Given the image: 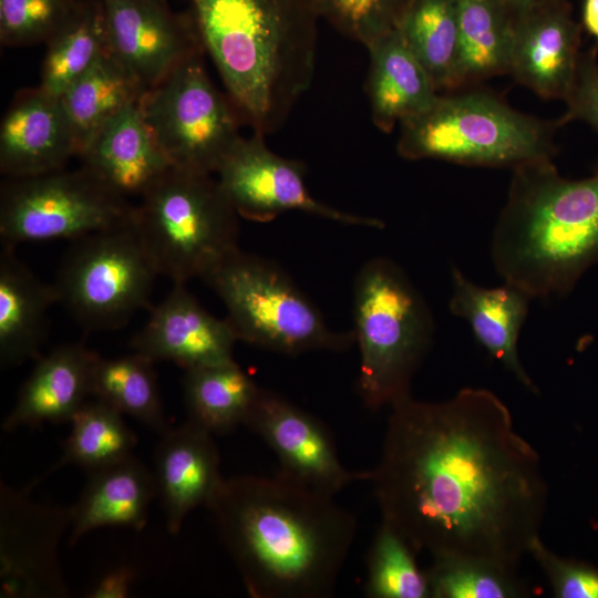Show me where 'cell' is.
I'll list each match as a JSON object with an SVG mask.
<instances>
[{
    "label": "cell",
    "instance_id": "6da1fadb",
    "mask_svg": "<svg viewBox=\"0 0 598 598\" xmlns=\"http://www.w3.org/2000/svg\"><path fill=\"white\" fill-rule=\"evenodd\" d=\"M370 481L382 522L432 558L463 556L516 571L539 536L548 484L537 451L493 392L391 405Z\"/></svg>",
    "mask_w": 598,
    "mask_h": 598
},
{
    "label": "cell",
    "instance_id": "7a4b0ae2",
    "mask_svg": "<svg viewBox=\"0 0 598 598\" xmlns=\"http://www.w3.org/2000/svg\"><path fill=\"white\" fill-rule=\"evenodd\" d=\"M254 598H326L357 520L333 496L278 473L224 478L207 506Z\"/></svg>",
    "mask_w": 598,
    "mask_h": 598
},
{
    "label": "cell",
    "instance_id": "3957f363",
    "mask_svg": "<svg viewBox=\"0 0 598 598\" xmlns=\"http://www.w3.org/2000/svg\"><path fill=\"white\" fill-rule=\"evenodd\" d=\"M187 12L244 124L277 131L313 81L311 0H189Z\"/></svg>",
    "mask_w": 598,
    "mask_h": 598
},
{
    "label": "cell",
    "instance_id": "277c9868",
    "mask_svg": "<svg viewBox=\"0 0 598 598\" xmlns=\"http://www.w3.org/2000/svg\"><path fill=\"white\" fill-rule=\"evenodd\" d=\"M491 256L503 280L532 299L569 292L598 261V174L567 179L551 158L513 169Z\"/></svg>",
    "mask_w": 598,
    "mask_h": 598
},
{
    "label": "cell",
    "instance_id": "5b68a950",
    "mask_svg": "<svg viewBox=\"0 0 598 598\" xmlns=\"http://www.w3.org/2000/svg\"><path fill=\"white\" fill-rule=\"evenodd\" d=\"M558 125L524 114L475 85L439 93L425 110L402 121L396 151L409 161L515 169L553 158Z\"/></svg>",
    "mask_w": 598,
    "mask_h": 598
},
{
    "label": "cell",
    "instance_id": "8992f818",
    "mask_svg": "<svg viewBox=\"0 0 598 598\" xmlns=\"http://www.w3.org/2000/svg\"><path fill=\"white\" fill-rule=\"evenodd\" d=\"M353 320L359 394L369 409L391 405L410 393L412 378L431 348L430 307L398 264L375 257L354 279Z\"/></svg>",
    "mask_w": 598,
    "mask_h": 598
},
{
    "label": "cell",
    "instance_id": "52a82bcc",
    "mask_svg": "<svg viewBox=\"0 0 598 598\" xmlns=\"http://www.w3.org/2000/svg\"><path fill=\"white\" fill-rule=\"evenodd\" d=\"M238 214L217 178L176 168L135 205L134 226L159 275L204 279L239 249Z\"/></svg>",
    "mask_w": 598,
    "mask_h": 598
},
{
    "label": "cell",
    "instance_id": "ba28073f",
    "mask_svg": "<svg viewBox=\"0 0 598 598\" xmlns=\"http://www.w3.org/2000/svg\"><path fill=\"white\" fill-rule=\"evenodd\" d=\"M218 295L238 341L272 352L343 351L353 331L330 329L313 302L277 264L237 249L203 279Z\"/></svg>",
    "mask_w": 598,
    "mask_h": 598
},
{
    "label": "cell",
    "instance_id": "9c48e42d",
    "mask_svg": "<svg viewBox=\"0 0 598 598\" xmlns=\"http://www.w3.org/2000/svg\"><path fill=\"white\" fill-rule=\"evenodd\" d=\"M157 276L133 220L72 240L52 285L58 302L83 328L116 330L150 307Z\"/></svg>",
    "mask_w": 598,
    "mask_h": 598
},
{
    "label": "cell",
    "instance_id": "30bf717a",
    "mask_svg": "<svg viewBox=\"0 0 598 598\" xmlns=\"http://www.w3.org/2000/svg\"><path fill=\"white\" fill-rule=\"evenodd\" d=\"M204 55L189 58L144 91L138 106L173 168L212 175L241 137L244 122L207 74Z\"/></svg>",
    "mask_w": 598,
    "mask_h": 598
},
{
    "label": "cell",
    "instance_id": "8fae6325",
    "mask_svg": "<svg viewBox=\"0 0 598 598\" xmlns=\"http://www.w3.org/2000/svg\"><path fill=\"white\" fill-rule=\"evenodd\" d=\"M135 205L79 167L20 178L0 186V239L22 243L75 240L133 224Z\"/></svg>",
    "mask_w": 598,
    "mask_h": 598
},
{
    "label": "cell",
    "instance_id": "7c38bea8",
    "mask_svg": "<svg viewBox=\"0 0 598 598\" xmlns=\"http://www.w3.org/2000/svg\"><path fill=\"white\" fill-rule=\"evenodd\" d=\"M33 484L0 488V596L63 598L69 589L59 561V545L71 527L72 507L40 504Z\"/></svg>",
    "mask_w": 598,
    "mask_h": 598
},
{
    "label": "cell",
    "instance_id": "4fadbf2b",
    "mask_svg": "<svg viewBox=\"0 0 598 598\" xmlns=\"http://www.w3.org/2000/svg\"><path fill=\"white\" fill-rule=\"evenodd\" d=\"M216 174L238 216L250 221L268 223L300 210L343 225L382 227L377 218L342 212L315 198L306 184V165L272 152L257 132L239 138Z\"/></svg>",
    "mask_w": 598,
    "mask_h": 598
},
{
    "label": "cell",
    "instance_id": "5bb4252c",
    "mask_svg": "<svg viewBox=\"0 0 598 598\" xmlns=\"http://www.w3.org/2000/svg\"><path fill=\"white\" fill-rule=\"evenodd\" d=\"M107 52L146 91L184 61L206 54L186 12L166 0H101Z\"/></svg>",
    "mask_w": 598,
    "mask_h": 598
},
{
    "label": "cell",
    "instance_id": "9a60e30c",
    "mask_svg": "<svg viewBox=\"0 0 598 598\" xmlns=\"http://www.w3.org/2000/svg\"><path fill=\"white\" fill-rule=\"evenodd\" d=\"M244 425L274 451L280 474L315 491L333 496L370 480L371 472L342 465L332 436L317 417L272 391L259 389Z\"/></svg>",
    "mask_w": 598,
    "mask_h": 598
},
{
    "label": "cell",
    "instance_id": "2e32d148",
    "mask_svg": "<svg viewBox=\"0 0 598 598\" xmlns=\"http://www.w3.org/2000/svg\"><path fill=\"white\" fill-rule=\"evenodd\" d=\"M237 341L227 318L207 311L186 283H173L130 347L153 362L169 361L190 370L235 361Z\"/></svg>",
    "mask_w": 598,
    "mask_h": 598
},
{
    "label": "cell",
    "instance_id": "e0dca14e",
    "mask_svg": "<svg viewBox=\"0 0 598 598\" xmlns=\"http://www.w3.org/2000/svg\"><path fill=\"white\" fill-rule=\"evenodd\" d=\"M78 144L60 96L41 86L19 90L0 125V172L6 178L65 168Z\"/></svg>",
    "mask_w": 598,
    "mask_h": 598
},
{
    "label": "cell",
    "instance_id": "ac0fdd59",
    "mask_svg": "<svg viewBox=\"0 0 598 598\" xmlns=\"http://www.w3.org/2000/svg\"><path fill=\"white\" fill-rule=\"evenodd\" d=\"M579 33L566 0L517 14L508 74L545 100H565L579 63Z\"/></svg>",
    "mask_w": 598,
    "mask_h": 598
},
{
    "label": "cell",
    "instance_id": "d6986e66",
    "mask_svg": "<svg viewBox=\"0 0 598 598\" xmlns=\"http://www.w3.org/2000/svg\"><path fill=\"white\" fill-rule=\"evenodd\" d=\"M161 436L153 474L167 528L177 534L193 509L209 505L224 477L213 434L199 424L188 419Z\"/></svg>",
    "mask_w": 598,
    "mask_h": 598
},
{
    "label": "cell",
    "instance_id": "ffe728a7",
    "mask_svg": "<svg viewBox=\"0 0 598 598\" xmlns=\"http://www.w3.org/2000/svg\"><path fill=\"white\" fill-rule=\"evenodd\" d=\"M78 158L81 168L126 199L141 198L172 168L146 125L138 102L105 124Z\"/></svg>",
    "mask_w": 598,
    "mask_h": 598
},
{
    "label": "cell",
    "instance_id": "44dd1931",
    "mask_svg": "<svg viewBox=\"0 0 598 598\" xmlns=\"http://www.w3.org/2000/svg\"><path fill=\"white\" fill-rule=\"evenodd\" d=\"M97 357L82 343H66L39 358L2 429L70 422L91 395Z\"/></svg>",
    "mask_w": 598,
    "mask_h": 598
},
{
    "label": "cell",
    "instance_id": "7402d4cb",
    "mask_svg": "<svg viewBox=\"0 0 598 598\" xmlns=\"http://www.w3.org/2000/svg\"><path fill=\"white\" fill-rule=\"evenodd\" d=\"M451 276L450 311L468 322L477 341L525 388L537 392L517 349L532 298L507 282L494 288L476 285L455 266Z\"/></svg>",
    "mask_w": 598,
    "mask_h": 598
},
{
    "label": "cell",
    "instance_id": "603a6c76",
    "mask_svg": "<svg viewBox=\"0 0 598 598\" xmlns=\"http://www.w3.org/2000/svg\"><path fill=\"white\" fill-rule=\"evenodd\" d=\"M157 495L154 474L134 455L89 472L72 507L70 543L100 527L142 529Z\"/></svg>",
    "mask_w": 598,
    "mask_h": 598
},
{
    "label": "cell",
    "instance_id": "cb8c5ba5",
    "mask_svg": "<svg viewBox=\"0 0 598 598\" xmlns=\"http://www.w3.org/2000/svg\"><path fill=\"white\" fill-rule=\"evenodd\" d=\"M367 50L370 64L365 90L372 122L390 133L395 124L425 110L439 92L396 28Z\"/></svg>",
    "mask_w": 598,
    "mask_h": 598
},
{
    "label": "cell",
    "instance_id": "d4e9b609",
    "mask_svg": "<svg viewBox=\"0 0 598 598\" xmlns=\"http://www.w3.org/2000/svg\"><path fill=\"white\" fill-rule=\"evenodd\" d=\"M58 302L53 285L43 282L2 245L0 254V363L2 369L39 359L47 337L48 312Z\"/></svg>",
    "mask_w": 598,
    "mask_h": 598
},
{
    "label": "cell",
    "instance_id": "484cf974",
    "mask_svg": "<svg viewBox=\"0 0 598 598\" xmlns=\"http://www.w3.org/2000/svg\"><path fill=\"white\" fill-rule=\"evenodd\" d=\"M457 3V90L507 74L516 16L501 0Z\"/></svg>",
    "mask_w": 598,
    "mask_h": 598
},
{
    "label": "cell",
    "instance_id": "4316f807",
    "mask_svg": "<svg viewBox=\"0 0 598 598\" xmlns=\"http://www.w3.org/2000/svg\"><path fill=\"white\" fill-rule=\"evenodd\" d=\"M144 90L107 50L61 95L78 144V155L94 135ZM78 157V156H76Z\"/></svg>",
    "mask_w": 598,
    "mask_h": 598
},
{
    "label": "cell",
    "instance_id": "83f0119b",
    "mask_svg": "<svg viewBox=\"0 0 598 598\" xmlns=\"http://www.w3.org/2000/svg\"><path fill=\"white\" fill-rule=\"evenodd\" d=\"M395 28L430 75L437 92L456 91L457 0H408Z\"/></svg>",
    "mask_w": 598,
    "mask_h": 598
},
{
    "label": "cell",
    "instance_id": "f1b7e54d",
    "mask_svg": "<svg viewBox=\"0 0 598 598\" xmlns=\"http://www.w3.org/2000/svg\"><path fill=\"white\" fill-rule=\"evenodd\" d=\"M259 389L236 361L185 370L183 379L188 419L212 434L244 425Z\"/></svg>",
    "mask_w": 598,
    "mask_h": 598
},
{
    "label": "cell",
    "instance_id": "f546056e",
    "mask_svg": "<svg viewBox=\"0 0 598 598\" xmlns=\"http://www.w3.org/2000/svg\"><path fill=\"white\" fill-rule=\"evenodd\" d=\"M154 363L135 351L111 359L99 355L92 371L91 395L163 435L171 426Z\"/></svg>",
    "mask_w": 598,
    "mask_h": 598
},
{
    "label": "cell",
    "instance_id": "4dcf8cb0",
    "mask_svg": "<svg viewBox=\"0 0 598 598\" xmlns=\"http://www.w3.org/2000/svg\"><path fill=\"white\" fill-rule=\"evenodd\" d=\"M106 49L101 0H78L72 16L47 42L39 86L60 96Z\"/></svg>",
    "mask_w": 598,
    "mask_h": 598
},
{
    "label": "cell",
    "instance_id": "1f68e13d",
    "mask_svg": "<svg viewBox=\"0 0 598 598\" xmlns=\"http://www.w3.org/2000/svg\"><path fill=\"white\" fill-rule=\"evenodd\" d=\"M70 423L55 468L73 464L91 472L130 456L137 442L123 414L99 400L85 402Z\"/></svg>",
    "mask_w": 598,
    "mask_h": 598
},
{
    "label": "cell",
    "instance_id": "d6a6232c",
    "mask_svg": "<svg viewBox=\"0 0 598 598\" xmlns=\"http://www.w3.org/2000/svg\"><path fill=\"white\" fill-rule=\"evenodd\" d=\"M414 549L390 525L381 523L371 544L365 594L370 598H430L426 571Z\"/></svg>",
    "mask_w": 598,
    "mask_h": 598
},
{
    "label": "cell",
    "instance_id": "836d02e7",
    "mask_svg": "<svg viewBox=\"0 0 598 598\" xmlns=\"http://www.w3.org/2000/svg\"><path fill=\"white\" fill-rule=\"evenodd\" d=\"M432 598H517L527 588L516 571L494 563L463 557H433L426 571Z\"/></svg>",
    "mask_w": 598,
    "mask_h": 598
},
{
    "label": "cell",
    "instance_id": "e575fe53",
    "mask_svg": "<svg viewBox=\"0 0 598 598\" xmlns=\"http://www.w3.org/2000/svg\"><path fill=\"white\" fill-rule=\"evenodd\" d=\"M78 0H0L4 47L47 43L72 16Z\"/></svg>",
    "mask_w": 598,
    "mask_h": 598
},
{
    "label": "cell",
    "instance_id": "d590c367",
    "mask_svg": "<svg viewBox=\"0 0 598 598\" xmlns=\"http://www.w3.org/2000/svg\"><path fill=\"white\" fill-rule=\"evenodd\" d=\"M408 0H311L319 19L365 48L392 31Z\"/></svg>",
    "mask_w": 598,
    "mask_h": 598
},
{
    "label": "cell",
    "instance_id": "8d00e7d4",
    "mask_svg": "<svg viewBox=\"0 0 598 598\" xmlns=\"http://www.w3.org/2000/svg\"><path fill=\"white\" fill-rule=\"evenodd\" d=\"M557 598H598V569L550 550L537 536L528 549Z\"/></svg>",
    "mask_w": 598,
    "mask_h": 598
},
{
    "label": "cell",
    "instance_id": "74e56055",
    "mask_svg": "<svg viewBox=\"0 0 598 598\" xmlns=\"http://www.w3.org/2000/svg\"><path fill=\"white\" fill-rule=\"evenodd\" d=\"M565 101L568 109L559 125L579 118L598 130V65L592 55L579 58L576 78Z\"/></svg>",
    "mask_w": 598,
    "mask_h": 598
},
{
    "label": "cell",
    "instance_id": "f35d334b",
    "mask_svg": "<svg viewBox=\"0 0 598 598\" xmlns=\"http://www.w3.org/2000/svg\"><path fill=\"white\" fill-rule=\"evenodd\" d=\"M134 573L128 567H120L103 576L90 591L93 598H121L127 596L133 584Z\"/></svg>",
    "mask_w": 598,
    "mask_h": 598
},
{
    "label": "cell",
    "instance_id": "ab89813d",
    "mask_svg": "<svg viewBox=\"0 0 598 598\" xmlns=\"http://www.w3.org/2000/svg\"><path fill=\"white\" fill-rule=\"evenodd\" d=\"M582 22L586 30L598 38V0H585Z\"/></svg>",
    "mask_w": 598,
    "mask_h": 598
},
{
    "label": "cell",
    "instance_id": "60d3db41",
    "mask_svg": "<svg viewBox=\"0 0 598 598\" xmlns=\"http://www.w3.org/2000/svg\"><path fill=\"white\" fill-rule=\"evenodd\" d=\"M515 16L534 8L563 0H501Z\"/></svg>",
    "mask_w": 598,
    "mask_h": 598
}]
</instances>
